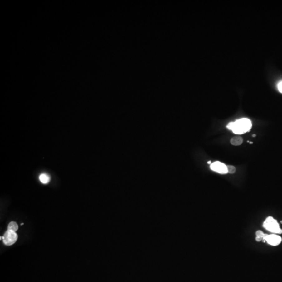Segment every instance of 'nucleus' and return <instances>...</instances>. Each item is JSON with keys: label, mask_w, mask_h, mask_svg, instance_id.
<instances>
[{"label": "nucleus", "mask_w": 282, "mask_h": 282, "mask_svg": "<svg viewBox=\"0 0 282 282\" xmlns=\"http://www.w3.org/2000/svg\"><path fill=\"white\" fill-rule=\"evenodd\" d=\"M264 241H266L270 245L276 246L280 244L282 241V238L275 234L267 235L265 238Z\"/></svg>", "instance_id": "39448f33"}, {"label": "nucleus", "mask_w": 282, "mask_h": 282, "mask_svg": "<svg viewBox=\"0 0 282 282\" xmlns=\"http://www.w3.org/2000/svg\"><path fill=\"white\" fill-rule=\"evenodd\" d=\"M227 168L228 173H231V174L235 173L236 172V168L234 167V166L227 165Z\"/></svg>", "instance_id": "9d476101"}, {"label": "nucleus", "mask_w": 282, "mask_h": 282, "mask_svg": "<svg viewBox=\"0 0 282 282\" xmlns=\"http://www.w3.org/2000/svg\"><path fill=\"white\" fill-rule=\"evenodd\" d=\"M277 88L279 90V91L282 94V81L280 82L278 85H277Z\"/></svg>", "instance_id": "9b49d317"}, {"label": "nucleus", "mask_w": 282, "mask_h": 282, "mask_svg": "<svg viewBox=\"0 0 282 282\" xmlns=\"http://www.w3.org/2000/svg\"><path fill=\"white\" fill-rule=\"evenodd\" d=\"M249 143H250V144H252V143H252V142H249Z\"/></svg>", "instance_id": "2eb2a0df"}, {"label": "nucleus", "mask_w": 282, "mask_h": 282, "mask_svg": "<svg viewBox=\"0 0 282 282\" xmlns=\"http://www.w3.org/2000/svg\"><path fill=\"white\" fill-rule=\"evenodd\" d=\"M17 238V234L16 232L7 230L3 237V241L5 245L11 246L15 243Z\"/></svg>", "instance_id": "7ed1b4c3"}, {"label": "nucleus", "mask_w": 282, "mask_h": 282, "mask_svg": "<svg viewBox=\"0 0 282 282\" xmlns=\"http://www.w3.org/2000/svg\"><path fill=\"white\" fill-rule=\"evenodd\" d=\"M207 163H211V161H209V162H207Z\"/></svg>", "instance_id": "ddd939ff"}, {"label": "nucleus", "mask_w": 282, "mask_h": 282, "mask_svg": "<svg viewBox=\"0 0 282 282\" xmlns=\"http://www.w3.org/2000/svg\"><path fill=\"white\" fill-rule=\"evenodd\" d=\"M39 180L40 182L43 183V184H46L48 183L49 182L50 180V177L49 175L46 174V173H41L39 176Z\"/></svg>", "instance_id": "0eeeda50"}, {"label": "nucleus", "mask_w": 282, "mask_h": 282, "mask_svg": "<svg viewBox=\"0 0 282 282\" xmlns=\"http://www.w3.org/2000/svg\"><path fill=\"white\" fill-rule=\"evenodd\" d=\"M210 168L213 171L221 174H226L228 173L227 165L220 162H215L212 163L210 166Z\"/></svg>", "instance_id": "20e7f679"}, {"label": "nucleus", "mask_w": 282, "mask_h": 282, "mask_svg": "<svg viewBox=\"0 0 282 282\" xmlns=\"http://www.w3.org/2000/svg\"><path fill=\"white\" fill-rule=\"evenodd\" d=\"M267 234H264L263 231H258L256 232V238L255 240L258 242H259L260 241H264L265 238L266 237Z\"/></svg>", "instance_id": "6e6552de"}, {"label": "nucleus", "mask_w": 282, "mask_h": 282, "mask_svg": "<svg viewBox=\"0 0 282 282\" xmlns=\"http://www.w3.org/2000/svg\"><path fill=\"white\" fill-rule=\"evenodd\" d=\"M24 225V223H22V224H21V225Z\"/></svg>", "instance_id": "4468645a"}, {"label": "nucleus", "mask_w": 282, "mask_h": 282, "mask_svg": "<svg viewBox=\"0 0 282 282\" xmlns=\"http://www.w3.org/2000/svg\"><path fill=\"white\" fill-rule=\"evenodd\" d=\"M251 121L247 118L239 119L235 122L229 123L227 125L228 129L232 130L233 133L236 134H242L248 132L251 130Z\"/></svg>", "instance_id": "f257e3e1"}, {"label": "nucleus", "mask_w": 282, "mask_h": 282, "mask_svg": "<svg viewBox=\"0 0 282 282\" xmlns=\"http://www.w3.org/2000/svg\"><path fill=\"white\" fill-rule=\"evenodd\" d=\"M231 143L234 146H239L243 143V139L241 136H235L231 139Z\"/></svg>", "instance_id": "423d86ee"}, {"label": "nucleus", "mask_w": 282, "mask_h": 282, "mask_svg": "<svg viewBox=\"0 0 282 282\" xmlns=\"http://www.w3.org/2000/svg\"><path fill=\"white\" fill-rule=\"evenodd\" d=\"M252 136H253V137H255V136H256V135L253 134V135H252Z\"/></svg>", "instance_id": "f8f14e48"}, {"label": "nucleus", "mask_w": 282, "mask_h": 282, "mask_svg": "<svg viewBox=\"0 0 282 282\" xmlns=\"http://www.w3.org/2000/svg\"><path fill=\"white\" fill-rule=\"evenodd\" d=\"M7 228L9 231H13L15 232L18 229V226L17 224L14 221H11L8 224Z\"/></svg>", "instance_id": "1a4fd4ad"}, {"label": "nucleus", "mask_w": 282, "mask_h": 282, "mask_svg": "<svg viewBox=\"0 0 282 282\" xmlns=\"http://www.w3.org/2000/svg\"><path fill=\"white\" fill-rule=\"evenodd\" d=\"M263 226L265 229L274 234L282 233V230L280 227L279 223L272 217L269 216L266 218L263 223Z\"/></svg>", "instance_id": "f03ea898"}]
</instances>
